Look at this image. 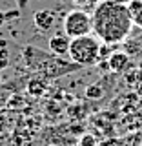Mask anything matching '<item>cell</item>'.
Masks as SVG:
<instances>
[{
    "label": "cell",
    "instance_id": "cell-1",
    "mask_svg": "<svg viewBox=\"0 0 142 146\" xmlns=\"http://www.w3.org/2000/svg\"><path fill=\"white\" fill-rule=\"evenodd\" d=\"M95 36L106 46L120 44L133 29V18L127 6L115 0H100L91 13Z\"/></svg>",
    "mask_w": 142,
    "mask_h": 146
},
{
    "label": "cell",
    "instance_id": "cell-2",
    "mask_svg": "<svg viewBox=\"0 0 142 146\" xmlns=\"http://www.w3.org/2000/svg\"><path fill=\"white\" fill-rule=\"evenodd\" d=\"M22 53H24L26 66L29 70H33L35 73H38L46 80H53L62 75H69V73H75L80 70L79 64L71 62L69 58L57 57L51 51L46 53L42 49L35 48V46H27V48H24Z\"/></svg>",
    "mask_w": 142,
    "mask_h": 146
},
{
    "label": "cell",
    "instance_id": "cell-3",
    "mask_svg": "<svg viewBox=\"0 0 142 146\" xmlns=\"http://www.w3.org/2000/svg\"><path fill=\"white\" fill-rule=\"evenodd\" d=\"M100 40L93 35H84V36H77V38H71L69 44V53H67V58L71 62L79 64L80 68L86 66H95L100 58Z\"/></svg>",
    "mask_w": 142,
    "mask_h": 146
},
{
    "label": "cell",
    "instance_id": "cell-4",
    "mask_svg": "<svg viewBox=\"0 0 142 146\" xmlns=\"http://www.w3.org/2000/svg\"><path fill=\"white\" fill-rule=\"evenodd\" d=\"M91 31H93V20L89 13L82 9H73L64 17V33L69 38L91 35Z\"/></svg>",
    "mask_w": 142,
    "mask_h": 146
},
{
    "label": "cell",
    "instance_id": "cell-5",
    "mask_svg": "<svg viewBox=\"0 0 142 146\" xmlns=\"http://www.w3.org/2000/svg\"><path fill=\"white\" fill-rule=\"evenodd\" d=\"M124 51L133 58H142V29L135 26V31L131 29V33L127 35L124 40Z\"/></svg>",
    "mask_w": 142,
    "mask_h": 146
},
{
    "label": "cell",
    "instance_id": "cell-6",
    "mask_svg": "<svg viewBox=\"0 0 142 146\" xmlns=\"http://www.w3.org/2000/svg\"><path fill=\"white\" fill-rule=\"evenodd\" d=\"M55 22H57V17H55V11H51V9H38L33 15V24H35L36 29L42 31V33L51 31Z\"/></svg>",
    "mask_w": 142,
    "mask_h": 146
},
{
    "label": "cell",
    "instance_id": "cell-7",
    "mask_svg": "<svg viewBox=\"0 0 142 146\" xmlns=\"http://www.w3.org/2000/svg\"><path fill=\"white\" fill-rule=\"evenodd\" d=\"M129 66H131V57L126 51H113L108 57V68L113 73H126Z\"/></svg>",
    "mask_w": 142,
    "mask_h": 146
},
{
    "label": "cell",
    "instance_id": "cell-8",
    "mask_svg": "<svg viewBox=\"0 0 142 146\" xmlns=\"http://www.w3.org/2000/svg\"><path fill=\"white\" fill-rule=\"evenodd\" d=\"M69 44H71V38L66 33H62V35L57 33L49 38L48 48H49V51L53 55H57V57H66V55L69 53Z\"/></svg>",
    "mask_w": 142,
    "mask_h": 146
},
{
    "label": "cell",
    "instance_id": "cell-9",
    "mask_svg": "<svg viewBox=\"0 0 142 146\" xmlns=\"http://www.w3.org/2000/svg\"><path fill=\"white\" fill-rule=\"evenodd\" d=\"M27 91H29L31 95H35V97L44 95V91H46V80L42 79V77L29 80V82H27Z\"/></svg>",
    "mask_w": 142,
    "mask_h": 146
},
{
    "label": "cell",
    "instance_id": "cell-10",
    "mask_svg": "<svg viewBox=\"0 0 142 146\" xmlns=\"http://www.w3.org/2000/svg\"><path fill=\"white\" fill-rule=\"evenodd\" d=\"M9 66V51H7V42L0 40V71H4Z\"/></svg>",
    "mask_w": 142,
    "mask_h": 146
},
{
    "label": "cell",
    "instance_id": "cell-11",
    "mask_svg": "<svg viewBox=\"0 0 142 146\" xmlns=\"http://www.w3.org/2000/svg\"><path fill=\"white\" fill-rule=\"evenodd\" d=\"M13 93H15V90L11 88V84H0V108L6 106Z\"/></svg>",
    "mask_w": 142,
    "mask_h": 146
},
{
    "label": "cell",
    "instance_id": "cell-12",
    "mask_svg": "<svg viewBox=\"0 0 142 146\" xmlns=\"http://www.w3.org/2000/svg\"><path fill=\"white\" fill-rule=\"evenodd\" d=\"M22 106H24V97H22V95H17V93H13L11 97H9L7 104H6V108H22Z\"/></svg>",
    "mask_w": 142,
    "mask_h": 146
},
{
    "label": "cell",
    "instance_id": "cell-13",
    "mask_svg": "<svg viewBox=\"0 0 142 146\" xmlns=\"http://www.w3.org/2000/svg\"><path fill=\"white\" fill-rule=\"evenodd\" d=\"M86 95H88L89 99H100L102 97V90H100L98 84H93V86H89V88L86 90Z\"/></svg>",
    "mask_w": 142,
    "mask_h": 146
},
{
    "label": "cell",
    "instance_id": "cell-14",
    "mask_svg": "<svg viewBox=\"0 0 142 146\" xmlns=\"http://www.w3.org/2000/svg\"><path fill=\"white\" fill-rule=\"evenodd\" d=\"M17 17H18V11H0V27L6 24L7 20H13Z\"/></svg>",
    "mask_w": 142,
    "mask_h": 146
},
{
    "label": "cell",
    "instance_id": "cell-15",
    "mask_svg": "<svg viewBox=\"0 0 142 146\" xmlns=\"http://www.w3.org/2000/svg\"><path fill=\"white\" fill-rule=\"evenodd\" d=\"M79 146H97V141H95L93 135H84L82 141L79 143Z\"/></svg>",
    "mask_w": 142,
    "mask_h": 146
},
{
    "label": "cell",
    "instance_id": "cell-16",
    "mask_svg": "<svg viewBox=\"0 0 142 146\" xmlns=\"http://www.w3.org/2000/svg\"><path fill=\"white\" fill-rule=\"evenodd\" d=\"M7 126H9V121H7V117L4 115V113H0V135H2V133H6V131H7Z\"/></svg>",
    "mask_w": 142,
    "mask_h": 146
},
{
    "label": "cell",
    "instance_id": "cell-17",
    "mask_svg": "<svg viewBox=\"0 0 142 146\" xmlns=\"http://www.w3.org/2000/svg\"><path fill=\"white\" fill-rule=\"evenodd\" d=\"M133 26H137V27H140L142 29V9L139 13H135L133 15Z\"/></svg>",
    "mask_w": 142,
    "mask_h": 146
},
{
    "label": "cell",
    "instance_id": "cell-18",
    "mask_svg": "<svg viewBox=\"0 0 142 146\" xmlns=\"http://www.w3.org/2000/svg\"><path fill=\"white\" fill-rule=\"evenodd\" d=\"M98 146H118V141L117 139H108V141H104V143H100Z\"/></svg>",
    "mask_w": 142,
    "mask_h": 146
},
{
    "label": "cell",
    "instance_id": "cell-19",
    "mask_svg": "<svg viewBox=\"0 0 142 146\" xmlns=\"http://www.w3.org/2000/svg\"><path fill=\"white\" fill-rule=\"evenodd\" d=\"M115 2H118V4H124V6H127V4H129L131 0H115Z\"/></svg>",
    "mask_w": 142,
    "mask_h": 146
},
{
    "label": "cell",
    "instance_id": "cell-20",
    "mask_svg": "<svg viewBox=\"0 0 142 146\" xmlns=\"http://www.w3.org/2000/svg\"><path fill=\"white\" fill-rule=\"evenodd\" d=\"M0 82H2V77H0Z\"/></svg>",
    "mask_w": 142,
    "mask_h": 146
}]
</instances>
